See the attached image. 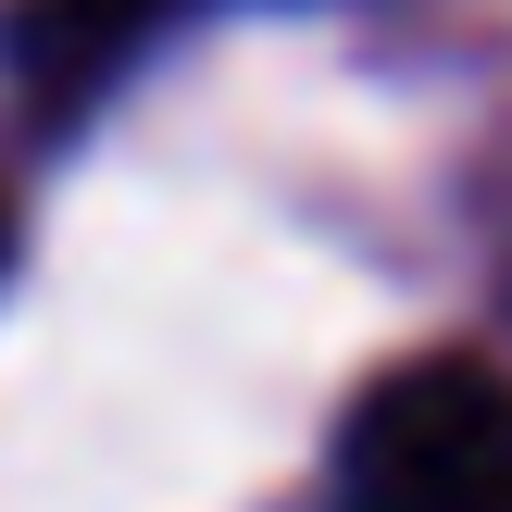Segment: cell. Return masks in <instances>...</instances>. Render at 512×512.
Masks as SVG:
<instances>
[{"label":"cell","mask_w":512,"mask_h":512,"mask_svg":"<svg viewBox=\"0 0 512 512\" xmlns=\"http://www.w3.org/2000/svg\"><path fill=\"white\" fill-rule=\"evenodd\" d=\"M338 512H512V375L488 350H413L338 425Z\"/></svg>","instance_id":"1"},{"label":"cell","mask_w":512,"mask_h":512,"mask_svg":"<svg viewBox=\"0 0 512 512\" xmlns=\"http://www.w3.org/2000/svg\"><path fill=\"white\" fill-rule=\"evenodd\" d=\"M0 263H13V188H0Z\"/></svg>","instance_id":"2"}]
</instances>
